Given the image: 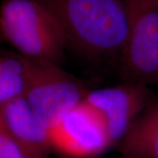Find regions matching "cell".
Returning <instances> with one entry per match:
<instances>
[{
	"label": "cell",
	"mask_w": 158,
	"mask_h": 158,
	"mask_svg": "<svg viewBox=\"0 0 158 158\" xmlns=\"http://www.w3.org/2000/svg\"><path fill=\"white\" fill-rule=\"evenodd\" d=\"M85 99L103 116L113 145H118L130 126L153 102L148 85L139 82L92 90Z\"/></svg>",
	"instance_id": "cell-6"
},
{
	"label": "cell",
	"mask_w": 158,
	"mask_h": 158,
	"mask_svg": "<svg viewBox=\"0 0 158 158\" xmlns=\"http://www.w3.org/2000/svg\"><path fill=\"white\" fill-rule=\"evenodd\" d=\"M88 91L55 62L28 58L24 97L48 130L71 108L83 101Z\"/></svg>",
	"instance_id": "cell-4"
},
{
	"label": "cell",
	"mask_w": 158,
	"mask_h": 158,
	"mask_svg": "<svg viewBox=\"0 0 158 158\" xmlns=\"http://www.w3.org/2000/svg\"><path fill=\"white\" fill-rule=\"evenodd\" d=\"M0 118L6 131L28 158H48L52 149L48 132L24 96L0 106Z\"/></svg>",
	"instance_id": "cell-7"
},
{
	"label": "cell",
	"mask_w": 158,
	"mask_h": 158,
	"mask_svg": "<svg viewBox=\"0 0 158 158\" xmlns=\"http://www.w3.org/2000/svg\"><path fill=\"white\" fill-rule=\"evenodd\" d=\"M56 19L68 45L90 57L120 55L127 36L123 0H37Z\"/></svg>",
	"instance_id": "cell-1"
},
{
	"label": "cell",
	"mask_w": 158,
	"mask_h": 158,
	"mask_svg": "<svg viewBox=\"0 0 158 158\" xmlns=\"http://www.w3.org/2000/svg\"><path fill=\"white\" fill-rule=\"evenodd\" d=\"M117 146L125 157L158 158V103L141 113Z\"/></svg>",
	"instance_id": "cell-8"
},
{
	"label": "cell",
	"mask_w": 158,
	"mask_h": 158,
	"mask_svg": "<svg viewBox=\"0 0 158 158\" xmlns=\"http://www.w3.org/2000/svg\"><path fill=\"white\" fill-rule=\"evenodd\" d=\"M0 35L23 56L57 64L69 46L56 19L37 0H5Z\"/></svg>",
	"instance_id": "cell-2"
},
{
	"label": "cell",
	"mask_w": 158,
	"mask_h": 158,
	"mask_svg": "<svg viewBox=\"0 0 158 158\" xmlns=\"http://www.w3.org/2000/svg\"><path fill=\"white\" fill-rule=\"evenodd\" d=\"M126 158H130V157H126Z\"/></svg>",
	"instance_id": "cell-11"
},
{
	"label": "cell",
	"mask_w": 158,
	"mask_h": 158,
	"mask_svg": "<svg viewBox=\"0 0 158 158\" xmlns=\"http://www.w3.org/2000/svg\"><path fill=\"white\" fill-rule=\"evenodd\" d=\"M52 149L67 158H95L113 146L100 113L84 99L48 130Z\"/></svg>",
	"instance_id": "cell-5"
},
{
	"label": "cell",
	"mask_w": 158,
	"mask_h": 158,
	"mask_svg": "<svg viewBox=\"0 0 158 158\" xmlns=\"http://www.w3.org/2000/svg\"><path fill=\"white\" fill-rule=\"evenodd\" d=\"M127 36L121 66L127 82L158 84V0H123Z\"/></svg>",
	"instance_id": "cell-3"
},
{
	"label": "cell",
	"mask_w": 158,
	"mask_h": 158,
	"mask_svg": "<svg viewBox=\"0 0 158 158\" xmlns=\"http://www.w3.org/2000/svg\"><path fill=\"white\" fill-rule=\"evenodd\" d=\"M0 158H28L22 148L6 131L0 118Z\"/></svg>",
	"instance_id": "cell-10"
},
{
	"label": "cell",
	"mask_w": 158,
	"mask_h": 158,
	"mask_svg": "<svg viewBox=\"0 0 158 158\" xmlns=\"http://www.w3.org/2000/svg\"><path fill=\"white\" fill-rule=\"evenodd\" d=\"M27 73V57L0 54V106L24 96Z\"/></svg>",
	"instance_id": "cell-9"
}]
</instances>
